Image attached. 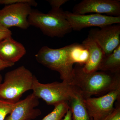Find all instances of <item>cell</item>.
Instances as JSON below:
<instances>
[{
  "mask_svg": "<svg viewBox=\"0 0 120 120\" xmlns=\"http://www.w3.org/2000/svg\"><path fill=\"white\" fill-rule=\"evenodd\" d=\"M15 64L6 62L0 58V71L7 68L12 67Z\"/></svg>",
  "mask_w": 120,
  "mask_h": 120,
  "instance_id": "obj_23",
  "label": "cell"
},
{
  "mask_svg": "<svg viewBox=\"0 0 120 120\" xmlns=\"http://www.w3.org/2000/svg\"><path fill=\"white\" fill-rule=\"evenodd\" d=\"M64 13L72 29L76 31H80L84 28L91 27H98L101 28L120 23V16L99 14L78 15L67 11H64Z\"/></svg>",
  "mask_w": 120,
  "mask_h": 120,
  "instance_id": "obj_8",
  "label": "cell"
},
{
  "mask_svg": "<svg viewBox=\"0 0 120 120\" xmlns=\"http://www.w3.org/2000/svg\"><path fill=\"white\" fill-rule=\"evenodd\" d=\"M88 36L98 44L106 56H108L120 45V24L109 25L100 29H92Z\"/></svg>",
  "mask_w": 120,
  "mask_h": 120,
  "instance_id": "obj_10",
  "label": "cell"
},
{
  "mask_svg": "<svg viewBox=\"0 0 120 120\" xmlns=\"http://www.w3.org/2000/svg\"><path fill=\"white\" fill-rule=\"evenodd\" d=\"M61 120H72V112L70 108L65 115L64 118Z\"/></svg>",
  "mask_w": 120,
  "mask_h": 120,
  "instance_id": "obj_24",
  "label": "cell"
},
{
  "mask_svg": "<svg viewBox=\"0 0 120 120\" xmlns=\"http://www.w3.org/2000/svg\"><path fill=\"white\" fill-rule=\"evenodd\" d=\"M11 31L8 28L0 24V41H2L8 37L12 36Z\"/></svg>",
  "mask_w": 120,
  "mask_h": 120,
  "instance_id": "obj_21",
  "label": "cell"
},
{
  "mask_svg": "<svg viewBox=\"0 0 120 120\" xmlns=\"http://www.w3.org/2000/svg\"><path fill=\"white\" fill-rule=\"evenodd\" d=\"M73 120H90L83 102V98L78 92L69 102Z\"/></svg>",
  "mask_w": 120,
  "mask_h": 120,
  "instance_id": "obj_14",
  "label": "cell"
},
{
  "mask_svg": "<svg viewBox=\"0 0 120 120\" xmlns=\"http://www.w3.org/2000/svg\"><path fill=\"white\" fill-rule=\"evenodd\" d=\"M26 53L23 45L13 39L12 36L0 41V58L4 61L15 64Z\"/></svg>",
  "mask_w": 120,
  "mask_h": 120,
  "instance_id": "obj_12",
  "label": "cell"
},
{
  "mask_svg": "<svg viewBox=\"0 0 120 120\" xmlns=\"http://www.w3.org/2000/svg\"><path fill=\"white\" fill-rule=\"evenodd\" d=\"M68 48L69 45L57 49L43 46L35 57L39 64L58 72L62 82L72 84L74 64L69 56Z\"/></svg>",
  "mask_w": 120,
  "mask_h": 120,
  "instance_id": "obj_4",
  "label": "cell"
},
{
  "mask_svg": "<svg viewBox=\"0 0 120 120\" xmlns=\"http://www.w3.org/2000/svg\"><path fill=\"white\" fill-rule=\"evenodd\" d=\"M104 120H120V105L118 102L113 112Z\"/></svg>",
  "mask_w": 120,
  "mask_h": 120,
  "instance_id": "obj_20",
  "label": "cell"
},
{
  "mask_svg": "<svg viewBox=\"0 0 120 120\" xmlns=\"http://www.w3.org/2000/svg\"><path fill=\"white\" fill-rule=\"evenodd\" d=\"M52 9H60L61 6L68 1V0H49Z\"/></svg>",
  "mask_w": 120,
  "mask_h": 120,
  "instance_id": "obj_22",
  "label": "cell"
},
{
  "mask_svg": "<svg viewBox=\"0 0 120 120\" xmlns=\"http://www.w3.org/2000/svg\"><path fill=\"white\" fill-rule=\"evenodd\" d=\"M38 99L32 93L20 100L5 120H32L37 118L41 114L40 110L36 108L39 104Z\"/></svg>",
  "mask_w": 120,
  "mask_h": 120,
  "instance_id": "obj_11",
  "label": "cell"
},
{
  "mask_svg": "<svg viewBox=\"0 0 120 120\" xmlns=\"http://www.w3.org/2000/svg\"><path fill=\"white\" fill-rule=\"evenodd\" d=\"M69 56L73 64L83 66L88 61L89 52L82 44L74 43L69 45Z\"/></svg>",
  "mask_w": 120,
  "mask_h": 120,
  "instance_id": "obj_16",
  "label": "cell"
},
{
  "mask_svg": "<svg viewBox=\"0 0 120 120\" xmlns=\"http://www.w3.org/2000/svg\"><path fill=\"white\" fill-rule=\"evenodd\" d=\"M19 3H26L34 7L38 5V3L34 0H0V5H7Z\"/></svg>",
  "mask_w": 120,
  "mask_h": 120,
  "instance_id": "obj_19",
  "label": "cell"
},
{
  "mask_svg": "<svg viewBox=\"0 0 120 120\" xmlns=\"http://www.w3.org/2000/svg\"><path fill=\"white\" fill-rule=\"evenodd\" d=\"M17 102L14 103L0 99V120H5L6 116L12 112Z\"/></svg>",
  "mask_w": 120,
  "mask_h": 120,
  "instance_id": "obj_18",
  "label": "cell"
},
{
  "mask_svg": "<svg viewBox=\"0 0 120 120\" xmlns=\"http://www.w3.org/2000/svg\"><path fill=\"white\" fill-rule=\"evenodd\" d=\"M82 66L76 64L74 68L71 84L83 98L102 96L120 87V73L102 71L86 73Z\"/></svg>",
  "mask_w": 120,
  "mask_h": 120,
  "instance_id": "obj_1",
  "label": "cell"
},
{
  "mask_svg": "<svg viewBox=\"0 0 120 120\" xmlns=\"http://www.w3.org/2000/svg\"><path fill=\"white\" fill-rule=\"evenodd\" d=\"M2 76H1V75H0V84L2 83Z\"/></svg>",
  "mask_w": 120,
  "mask_h": 120,
  "instance_id": "obj_25",
  "label": "cell"
},
{
  "mask_svg": "<svg viewBox=\"0 0 120 120\" xmlns=\"http://www.w3.org/2000/svg\"><path fill=\"white\" fill-rule=\"evenodd\" d=\"M28 20L30 26L39 28L44 34L51 38H63L72 30L64 11L60 8H52L47 14L32 10Z\"/></svg>",
  "mask_w": 120,
  "mask_h": 120,
  "instance_id": "obj_2",
  "label": "cell"
},
{
  "mask_svg": "<svg viewBox=\"0 0 120 120\" xmlns=\"http://www.w3.org/2000/svg\"><path fill=\"white\" fill-rule=\"evenodd\" d=\"M98 71L120 73V45L112 53L105 56L99 66Z\"/></svg>",
  "mask_w": 120,
  "mask_h": 120,
  "instance_id": "obj_15",
  "label": "cell"
},
{
  "mask_svg": "<svg viewBox=\"0 0 120 120\" xmlns=\"http://www.w3.org/2000/svg\"><path fill=\"white\" fill-rule=\"evenodd\" d=\"M82 44L87 48L89 53L88 61L82 66L83 71L86 73L98 71L99 66L106 56L103 50L94 40L89 36Z\"/></svg>",
  "mask_w": 120,
  "mask_h": 120,
  "instance_id": "obj_13",
  "label": "cell"
},
{
  "mask_svg": "<svg viewBox=\"0 0 120 120\" xmlns=\"http://www.w3.org/2000/svg\"><path fill=\"white\" fill-rule=\"evenodd\" d=\"M120 87L98 98H83L90 120H104L113 111L116 101H120Z\"/></svg>",
  "mask_w": 120,
  "mask_h": 120,
  "instance_id": "obj_6",
  "label": "cell"
},
{
  "mask_svg": "<svg viewBox=\"0 0 120 120\" xmlns=\"http://www.w3.org/2000/svg\"><path fill=\"white\" fill-rule=\"evenodd\" d=\"M32 90L38 99H41L48 105L55 106L63 102H68L77 92L71 84L62 82L43 84L35 77Z\"/></svg>",
  "mask_w": 120,
  "mask_h": 120,
  "instance_id": "obj_5",
  "label": "cell"
},
{
  "mask_svg": "<svg viewBox=\"0 0 120 120\" xmlns=\"http://www.w3.org/2000/svg\"><path fill=\"white\" fill-rule=\"evenodd\" d=\"M72 13L78 15L94 13L119 17L120 16V0H83L75 5Z\"/></svg>",
  "mask_w": 120,
  "mask_h": 120,
  "instance_id": "obj_9",
  "label": "cell"
},
{
  "mask_svg": "<svg viewBox=\"0 0 120 120\" xmlns=\"http://www.w3.org/2000/svg\"><path fill=\"white\" fill-rule=\"evenodd\" d=\"M35 77L24 66L8 72L0 84V99L16 103L23 94L32 90Z\"/></svg>",
  "mask_w": 120,
  "mask_h": 120,
  "instance_id": "obj_3",
  "label": "cell"
},
{
  "mask_svg": "<svg viewBox=\"0 0 120 120\" xmlns=\"http://www.w3.org/2000/svg\"><path fill=\"white\" fill-rule=\"evenodd\" d=\"M69 108L68 102L60 103L55 106L53 110L41 120H61Z\"/></svg>",
  "mask_w": 120,
  "mask_h": 120,
  "instance_id": "obj_17",
  "label": "cell"
},
{
  "mask_svg": "<svg viewBox=\"0 0 120 120\" xmlns=\"http://www.w3.org/2000/svg\"><path fill=\"white\" fill-rule=\"evenodd\" d=\"M32 11L31 5L26 3L5 5L0 10V24L8 29L16 27L26 30L30 26L28 18Z\"/></svg>",
  "mask_w": 120,
  "mask_h": 120,
  "instance_id": "obj_7",
  "label": "cell"
}]
</instances>
